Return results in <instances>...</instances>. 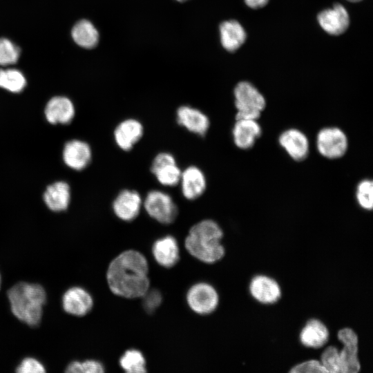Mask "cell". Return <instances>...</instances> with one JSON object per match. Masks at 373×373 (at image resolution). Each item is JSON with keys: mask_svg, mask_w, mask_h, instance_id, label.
<instances>
[{"mask_svg": "<svg viewBox=\"0 0 373 373\" xmlns=\"http://www.w3.org/2000/svg\"><path fill=\"white\" fill-rule=\"evenodd\" d=\"M149 265L140 252L128 249L109 264L106 280L110 290L125 298H141L150 288Z\"/></svg>", "mask_w": 373, "mask_h": 373, "instance_id": "cell-1", "label": "cell"}, {"mask_svg": "<svg viewBox=\"0 0 373 373\" xmlns=\"http://www.w3.org/2000/svg\"><path fill=\"white\" fill-rule=\"evenodd\" d=\"M26 85L21 71L15 68L0 70V87L12 93H19Z\"/></svg>", "mask_w": 373, "mask_h": 373, "instance_id": "cell-27", "label": "cell"}, {"mask_svg": "<svg viewBox=\"0 0 373 373\" xmlns=\"http://www.w3.org/2000/svg\"><path fill=\"white\" fill-rule=\"evenodd\" d=\"M143 209V198L135 190L124 189L114 198L112 209L117 218L124 222L134 220Z\"/></svg>", "mask_w": 373, "mask_h": 373, "instance_id": "cell-10", "label": "cell"}, {"mask_svg": "<svg viewBox=\"0 0 373 373\" xmlns=\"http://www.w3.org/2000/svg\"><path fill=\"white\" fill-rule=\"evenodd\" d=\"M20 55V50L10 40L0 39V65L8 66L15 64Z\"/></svg>", "mask_w": 373, "mask_h": 373, "instance_id": "cell-30", "label": "cell"}, {"mask_svg": "<svg viewBox=\"0 0 373 373\" xmlns=\"http://www.w3.org/2000/svg\"><path fill=\"white\" fill-rule=\"evenodd\" d=\"M13 315L29 326L38 325L41 320L46 293L39 284L20 282L8 291Z\"/></svg>", "mask_w": 373, "mask_h": 373, "instance_id": "cell-3", "label": "cell"}, {"mask_svg": "<svg viewBox=\"0 0 373 373\" xmlns=\"http://www.w3.org/2000/svg\"><path fill=\"white\" fill-rule=\"evenodd\" d=\"M119 365L128 373L146 372V360L142 353L135 349L126 350L119 358Z\"/></svg>", "mask_w": 373, "mask_h": 373, "instance_id": "cell-26", "label": "cell"}, {"mask_svg": "<svg viewBox=\"0 0 373 373\" xmlns=\"http://www.w3.org/2000/svg\"><path fill=\"white\" fill-rule=\"evenodd\" d=\"M44 115L46 120L52 124H67L75 116V107L68 97L55 96L48 102Z\"/></svg>", "mask_w": 373, "mask_h": 373, "instance_id": "cell-21", "label": "cell"}, {"mask_svg": "<svg viewBox=\"0 0 373 373\" xmlns=\"http://www.w3.org/2000/svg\"><path fill=\"white\" fill-rule=\"evenodd\" d=\"M75 42L81 47L92 48L95 47L99 39L97 29L91 22L83 19L73 26L71 32Z\"/></svg>", "mask_w": 373, "mask_h": 373, "instance_id": "cell-25", "label": "cell"}, {"mask_svg": "<svg viewBox=\"0 0 373 373\" xmlns=\"http://www.w3.org/2000/svg\"><path fill=\"white\" fill-rule=\"evenodd\" d=\"M151 171L163 186L173 187L179 184L182 170L174 155L169 152H160L154 157Z\"/></svg>", "mask_w": 373, "mask_h": 373, "instance_id": "cell-8", "label": "cell"}, {"mask_svg": "<svg viewBox=\"0 0 373 373\" xmlns=\"http://www.w3.org/2000/svg\"><path fill=\"white\" fill-rule=\"evenodd\" d=\"M220 31L222 45L228 51H234L239 48L247 37L242 25L235 20L222 23Z\"/></svg>", "mask_w": 373, "mask_h": 373, "instance_id": "cell-24", "label": "cell"}, {"mask_svg": "<svg viewBox=\"0 0 373 373\" xmlns=\"http://www.w3.org/2000/svg\"><path fill=\"white\" fill-rule=\"evenodd\" d=\"M61 303L66 313L76 316L86 315L93 306L91 295L81 287L67 289L62 296Z\"/></svg>", "mask_w": 373, "mask_h": 373, "instance_id": "cell-17", "label": "cell"}, {"mask_svg": "<svg viewBox=\"0 0 373 373\" xmlns=\"http://www.w3.org/2000/svg\"><path fill=\"white\" fill-rule=\"evenodd\" d=\"M143 209L152 219L163 224L173 223L178 215V206L171 195L160 189H152L146 194Z\"/></svg>", "mask_w": 373, "mask_h": 373, "instance_id": "cell-5", "label": "cell"}, {"mask_svg": "<svg viewBox=\"0 0 373 373\" xmlns=\"http://www.w3.org/2000/svg\"><path fill=\"white\" fill-rule=\"evenodd\" d=\"M141 298L144 310L149 314L155 312L162 302V295L156 289L149 288Z\"/></svg>", "mask_w": 373, "mask_h": 373, "instance_id": "cell-32", "label": "cell"}, {"mask_svg": "<svg viewBox=\"0 0 373 373\" xmlns=\"http://www.w3.org/2000/svg\"><path fill=\"white\" fill-rule=\"evenodd\" d=\"M154 259L160 266L171 268L180 259V249L177 240L171 235H166L156 240L152 246Z\"/></svg>", "mask_w": 373, "mask_h": 373, "instance_id": "cell-20", "label": "cell"}, {"mask_svg": "<svg viewBox=\"0 0 373 373\" xmlns=\"http://www.w3.org/2000/svg\"><path fill=\"white\" fill-rule=\"evenodd\" d=\"M261 134L262 128L257 119H236L232 138L238 148L242 150L251 149Z\"/></svg>", "mask_w": 373, "mask_h": 373, "instance_id": "cell-18", "label": "cell"}, {"mask_svg": "<svg viewBox=\"0 0 373 373\" xmlns=\"http://www.w3.org/2000/svg\"><path fill=\"white\" fill-rule=\"evenodd\" d=\"M280 146L295 161L305 159L309 151L307 135L300 130L291 128L285 130L278 137Z\"/></svg>", "mask_w": 373, "mask_h": 373, "instance_id": "cell-13", "label": "cell"}, {"mask_svg": "<svg viewBox=\"0 0 373 373\" xmlns=\"http://www.w3.org/2000/svg\"><path fill=\"white\" fill-rule=\"evenodd\" d=\"M178 1H184V0H178Z\"/></svg>", "mask_w": 373, "mask_h": 373, "instance_id": "cell-38", "label": "cell"}, {"mask_svg": "<svg viewBox=\"0 0 373 373\" xmlns=\"http://www.w3.org/2000/svg\"><path fill=\"white\" fill-rule=\"evenodd\" d=\"M349 1H351V2H358V1H361L362 0H347Z\"/></svg>", "mask_w": 373, "mask_h": 373, "instance_id": "cell-36", "label": "cell"}, {"mask_svg": "<svg viewBox=\"0 0 373 373\" xmlns=\"http://www.w3.org/2000/svg\"><path fill=\"white\" fill-rule=\"evenodd\" d=\"M338 339L343 344L339 350L341 373H357L361 370L358 358V338L356 332L351 328L340 329L337 334Z\"/></svg>", "mask_w": 373, "mask_h": 373, "instance_id": "cell-9", "label": "cell"}, {"mask_svg": "<svg viewBox=\"0 0 373 373\" xmlns=\"http://www.w3.org/2000/svg\"><path fill=\"white\" fill-rule=\"evenodd\" d=\"M43 198L46 205L51 211L56 212L64 211L70 203V186L65 182H55L47 186Z\"/></svg>", "mask_w": 373, "mask_h": 373, "instance_id": "cell-23", "label": "cell"}, {"mask_svg": "<svg viewBox=\"0 0 373 373\" xmlns=\"http://www.w3.org/2000/svg\"><path fill=\"white\" fill-rule=\"evenodd\" d=\"M178 124L188 131L204 136L210 126L208 116L202 111L191 106H181L176 111Z\"/></svg>", "mask_w": 373, "mask_h": 373, "instance_id": "cell-14", "label": "cell"}, {"mask_svg": "<svg viewBox=\"0 0 373 373\" xmlns=\"http://www.w3.org/2000/svg\"><path fill=\"white\" fill-rule=\"evenodd\" d=\"M321 27L328 34L339 35L345 32L350 25V17L345 8L336 3L318 15Z\"/></svg>", "mask_w": 373, "mask_h": 373, "instance_id": "cell-15", "label": "cell"}, {"mask_svg": "<svg viewBox=\"0 0 373 373\" xmlns=\"http://www.w3.org/2000/svg\"><path fill=\"white\" fill-rule=\"evenodd\" d=\"M144 126L135 118H126L121 121L113 131L116 145L124 151H131L144 135Z\"/></svg>", "mask_w": 373, "mask_h": 373, "instance_id": "cell-12", "label": "cell"}, {"mask_svg": "<svg viewBox=\"0 0 373 373\" xmlns=\"http://www.w3.org/2000/svg\"><path fill=\"white\" fill-rule=\"evenodd\" d=\"M321 363L329 373H341L339 350L333 345L325 349L321 356Z\"/></svg>", "mask_w": 373, "mask_h": 373, "instance_id": "cell-29", "label": "cell"}, {"mask_svg": "<svg viewBox=\"0 0 373 373\" xmlns=\"http://www.w3.org/2000/svg\"><path fill=\"white\" fill-rule=\"evenodd\" d=\"M18 373H44L46 372L44 365L33 357L24 358L16 369Z\"/></svg>", "mask_w": 373, "mask_h": 373, "instance_id": "cell-34", "label": "cell"}, {"mask_svg": "<svg viewBox=\"0 0 373 373\" xmlns=\"http://www.w3.org/2000/svg\"><path fill=\"white\" fill-rule=\"evenodd\" d=\"M329 336L327 326L320 320H309L300 331L299 338L301 343L310 348H320L328 341Z\"/></svg>", "mask_w": 373, "mask_h": 373, "instance_id": "cell-22", "label": "cell"}, {"mask_svg": "<svg viewBox=\"0 0 373 373\" xmlns=\"http://www.w3.org/2000/svg\"><path fill=\"white\" fill-rule=\"evenodd\" d=\"M66 372L68 373H102L104 372V366L101 362L93 359L84 361H74L68 365Z\"/></svg>", "mask_w": 373, "mask_h": 373, "instance_id": "cell-31", "label": "cell"}, {"mask_svg": "<svg viewBox=\"0 0 373 373\" xmlns=\"http://www.w3.org/2000/svg\"><path fill=\"white\" fill-rule=\"evenodd\" d=\"M251 296L262 304L277 302L281 296V289L276 280L265 275L254 276L249 286Z\"/></svg>", "mask_w": 373, "mask_h": 373, "instance_id": "cell-16", "label": "cell"}, {"mask_svg": "<svg viewBox=\"0 0 373 373\" xmlns=\"http://www.w3.org/2000/svg\"><path fill=\"white\" fill-rule=\"evenodd\" d=\"M182 196L187 200L201 197L207 189V178L198 166L190 165L182 170L179 182Z\"/></svg>", "mask_w": 373, "mask_h": 373, "instance_id": "cell-11", "label": "cell"}, {"mask_svg": "<svg viewBox=\"0 0 373 373\" xmlns=\"http://www.w3.org/2000/svg\"><path fill=\"white\" fill-rule=\"evenodd\" d=\"M291 373H327V370L320 361L311 359L294 366Z\"/></svg>", "mask_w": 373, "mask_h": 373, "instance_id": "cell-33", "label": "cell"}, {"mask_svg": "<svg viewBox=\"0 0 373 373\" xmlns=\"http://www.w3.org/2000/svg\"><path fill=\"white\" fill-rule=\"evenodd\" d=\"M186 299L190 309L200 315L212 313L219 303V296L216 289L204 282L192 285L186 293Z\"/></svg>", "mask_w": 373, "mask_h": 373, "instance_id": "cell-7", "label": "cell"}, {"mask_svg": "<svg viewBox=\"0 0 373 373\" xmlns=\"http://www.w3.org/2000/svg\"><path fill=\"white\" fill-rule=\"evenodd\" d=\"M1 275H0V287H1Z\"/></svg>", "mask_w": 373, "mask_h": 373, "instance_id": "cell-37", "label": "cell"}, {"mask_svg": "<svg viewBox=\"0 0 373 373\" xmlns=\"http://www.w3.org/2000/svg\"><path fill=\"white\" fill-rule=\"evenodd\" d=\"M356 198L358 205L366 211L373 207V183L370 179L362 180L356 186Z\"/></svg>", "mask_w": 373, "mask_h": 373, "instance_id": "cell-28", "label": "cell"}, {"mask_svg": "<svg viewBox=\"0 0 373 373\" xmlns=\"http://www.w3.org/2000/svg\"><path fill=\"white\" fill-rule=\"evenodd\" d=\"M245 1L249 7L257 9L264 7L269 0H245Z\"/></svg>", "mask_w": 373, "mask_h": 373, "instance_id": "cell-35", "label": "cell"}, {"mask_svg": "<svg viewBox=\"0 0 373 373\" xmlns=\"http://www.w3.org/2000/svg\"><path fill=\"white\" fill-rule=\"evenodd\" d=\"M92 151L88 143L79 140H70L63 150L64 163L70 169L81 171L90 163Z\"/></svg>", "mask_w": 373, "mask_h": 373, "instance_id": "cell-19", "label": "cell"}, {"mask_svg": "<svg viewBox=\"0 0 373 373\" xmlns=\"http://www.w3.org/2000/svg\"><path fill=\"white\" fill-rule=\"evenodd\" d=\"M223 231L213 220L204 219L193 224L184 240L186 251L198 260L213 264L225 254L221 243Z\"/></svg>", "mask_w": 373, "mask_h": 373, "instance_id": "cell-2", "label": "cell"}, {"mask_svg": "<svg viewBox=\"0 0 373 373\" xmlns=\"http://www.w3.org/2000/svg\"><path fill=\"white\" fill-rule=\"evenodd\" d=\"M316 146L318 152L325 158L332 160L340 158L347 152V137L338 127H325L317 133Z\"/></svg>", "mask_w": 373, "mask_h": 373, "instance_id": "cell-6", "label": "cell"}, {"mask_svg": "<svg viewBox=\"0 0 373 373\" xmlns=\"http://www.w3.org/2000/svg\"><path fill=\"white\" fill-rule=\"evenodd\" d=\"M236 119H258L266 106V100L251 83L240 82L234 89Z\"/></svg>", "mask_w": 373, "mask_h": 373, "instance_id": "cell-4", "label": "cell"}]
</instances>
